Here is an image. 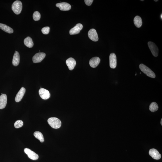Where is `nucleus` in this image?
Segmentation results:
<instances>
[{"label":"nucleus","mask_w":162,"mask_h":162,"mask_svg":"<svg viewBox=\"0 0 162 162\" xmlns=\"http://www.w3.org/2000/svg\"><path fill=\"white\" fill-rule=\"evenodd\" d=\"M33 18L34 20L35 21H38L40 19L41 15L38 11H36L33 13Z\"/></svg>","instance_id":"nucleus-23"},{"label":"nucleus","mask_w":162,"mask_h":162,"mask_svg":"<svg viewBox=\"0 0 162 162\" xmlns=\"http://www.w3.org/2000/svg\"><path fill=\"white\" fill-rule=\"evenodd\" d=\"M56 6L59 8L61 11H68L71 9V6L70 5L67 3L62 2L57 3L56 4Z\"/></svg>","instance_id":"nucleus-8"},{"label":"nucleus","mask_w":162,"mask_h":162,"mask_svg":"<svg viewBox=\"0 0 162 162\" xmlns=\"http://www.w3.org/2000/svg\"><path fill=\"white\" fill-rule=\"evenodd\" d=\"M109 59L110 67L113 69H115L116 67L117 61L116 56L115 53H112L110 54Z\"/></svg>","instance_id":"nucleus-11"},{"label":"nucleus","mask_w":162,"mask_h":162,"mask_svg":"<svg viewBox=\"0 0 162 162\" xmlns=\"http://www.w3.org/2000/svg\"><path fill=\"white\" fill-rule=\"evenodd\" d=\"M0 28L8 33H12L13 32V29L11 27L3 24L0 23Z\"/></svg>","instance_id":"nucleus-18"},{"label":"nucleus","mask_w":162,"mask_h":162,"mask_svg":"<svg viewBox=\"0 0 162 162\" xmlns=\"http://www.w3.org/2000/svg\"><path fill=\"white\" fill-rule=\"evenodd\" d=\"M93 1V0H85V2L87 6H91L92 3Z\"/></svg>","instance_id":"nucleus-26"},{"label":"nucleus","mask_w":162,"mask_h":162,"mask_svg":"<svg viewBox=\"0 0 162 162\" xmlns=\"http://www.w3.org/2000/svg\"><path fill=\"white\" fill-rule=\"evenodd\" d=\"M34 135L35 137L40 141L41 142H43L44 141V139L43 135L40 132L36 131L34 133Z\"/></svg>","instance_id":"nucleus-21"},{"label":"nucleus","mask_w":162,"mask_h":162,"mask_svg":"<svg viewBox=\"0 0 162 162\" xmlns=\"http://www.w3.org/2000/svg\"><path fill=\"white\" fill-rule=\"evenodd\" d=\"M41 98L44 100H47L50 98V94L48 90L43 88H41L39 91Z\"/></svg>","instance_id":"nucleus-5"},{"label":"nucleus","mask_w":162,"mask_h":162,"mask_svg":"<svg viewBox=\"0 0 162 162\" xmlns=\"http://www.w3.org/2000/svg\"><path fill=\"white\" fill-rule=\"evenodd\" d=\"M66 64L70 70H72L74 69L76 65V62L75 59L72 58H70L66 61Z\"/></svg>","instance_id":"nucleus-14"},{"label":"nucleus","mask_w":162,"mask_h":162,"mask_svg":"<svg viewBox=\"0 0 162 162\" xmlns=\"http://www.w3.org/2000/svg\"><path fill=\"white\" fill-rule=\"evenodd\" d=\"M20 56L19 53L18 52H15L14 55L13 59V64L14 66H17L19 64Z\"/></svg>","instance_id":"nucleus-17"},{"label":"nucleus","mask_w":162,"mask_h":162,"mask_svg":"<svg viewBox=\"0 0 162 162\" xmlns=\"http://www.w3.org/2000/svg\"><path fill=\"white\" fill-rule=\"evenodd\" d=\"M161 125H162V119H161Z\"/></svg>","instance_id":"nucleus-27"},{"label":"nucleus","mask_w":162,"mask_h":162,"mask_svg":"<svg viewBox=\"0 0 162 162\" xmlns=\"http://www.w3.org/2000/svg\"><path fill=\"white\" fill-rule=\"evenodd\" d=\"M47 122L51 127L55 129L59 128L62 125L60 120L55 117L50 118L48 120Z\"/></svg>","instance_id":"nucleus-1"},{"label":"nucleus","mask_w":162,"mask_h":162,"mask_svg":"<svg viewBox=\"0 0 162 162\" xmlns=\"http://www.w3.org/2000/svg\"><path fill=\"white\" fill-rule=\"evenodd\" d=\"M26 90L24 88L22 87L20 90L19 91L16 95L15 98V102H19L22 99L23 97L25 94Z\"/></svg>","instance_id":"nucleus-13"},{"label":"nucleus","mask_w":162,"mask_h":162,"mask_svg":"<svg viewBox=\"0 0 162 162\" xmlns=\"http://www.w3.org/2000/svg\"><path fill=\"white\" fill-rule=\"evenodd\" d=\"M50 28L48 27H46L43 28L42 30V32L43 34L45 35H47L50 32Z\"/></svg>","instance_id":"nucleus-25"},{"label":"nucleus","mask_w":162,"mask_h":162,"mask_svg":"<svg viewBox=\"0 0 162 162\" xmlns=\"http://www.w3.org/2000/svg\"><path fill=\"white\" fill-rule=\"evenodd\" d=\"M83 26L81 23H78L75 26L70 30L69 34L70 35H74L79 33L82 29Z\"/></svg>","instance_id":"nucleus-10"},{"label":"nucleus","mask_w":162,"mask_h":162,"mask_svg":"<svg viewBox=\"0 0 162 162\" xmlns=\"http://www.w3.org/2000/svg\"><path fill=\"white\" fill-rule=\"evenodd\" d=\"M25 45L27 47L32 48L33 47L34 43L31 38L28 37L25 39L24 41Z\"/></svg>","instance_id":"nucleus-19"},{"label":"nucleus","mask_w":162,"mask_h":162,"mask_svg":"<svg viewBox=\"0 0 162 162\" xmlns=\"http://www.w3.org/2000/svg\"><path fill=\"white\" fill-rule=\"evenodd\" d=\"M24 152L26 154L28 155V157L30 159L33 160H36L38 159L39 158L38 155L31 150L28 148H25Z\"/></svg>","instance_id":"nucleus-9"},{"label":"nucleus","mask_w":162,"mask_h":162,"mask_svg":"<svg viewBox=\"0 0 162 162\" xmlns=\"http://www.w3.org/2000/svg\"><path fill=\"white\" fill-rule=\"evenodd\" d=\"M149 154L150 156L154 159L159 160L161 158V155L159 153V152L154 149H150Z\"/></svg>","instance_id":"nucleus-12"},{"label":"nucleus","mask_w":162,"mask_h":162,"mask_svg":"<svg viewBox=\"0 0 162 162\" xmlns=\"http://www.w3.org/2000/svg\"><path fill=\"white\" fill-rule=\"evenodd\" d=\"M23 6L22 2L19 1H16L12 5V9L15 14L18 15L21 13L22 9Z\"/></svg>","instance_id":"nucleus-3"},{"label":"nucleus","mask_w":162,"mask_h":162,"mask_svg":"<svg viewBox=\"0 0 162 162\" xmlns=\"http://www.w3.org/2000/svg\"><path fill=\"white\" fill-rule=\"evenodd\" d=\"M46 54L43 52H39L35 54L32 57V61L34 63H40L45 58Z\"/></svg>","instance_id":"nucleus-6"},{"label":"nucleus","mask_w":162,"mask_h":162,"mask_svg":"<svg viewBox=\"0 0 162 162\" xmlns=\"http://www.w3.org/2000/svg\"><path fill=\"white\" fill-rule=\"evenodd\" d=\"M148 45L153 55L155 57H157L158 55V49L157 46L154 43L151 42H148Z\"/></svg>","instance_id":"nucleus-4"},{"label":"nucleus","mask_w":162,"mask_h":162,"mask_svg":"<svg viewBox=\"0 0 162 162\" xmlns=\"http://www.w3.org/2000/svg\"><path fill=\"white\" fill-rule=\"evenodd\" d=\"M23 123L22 121L18 120L16 121L14 123L15 127L16 128H18L22 127Z\"/></svg>","instance_id":"nucleus-24"},{"label":"nucleus","mask_w":162,"mask_h":162,"mask_svg":"<svg viewBox=\"0 0 162 162\" xmlns=\"http://www.w3.org/2000/svg\"><path fill=\"white\" fill-rule=\"evenodd\" d=\"M158 109V106L157 104L155 102L151 103L149 106V110L152 112H155L157 111Z\"/></svg>","instance_id":"nucleus-22"},{"label":"nucleus","mask_w":162,"mask_h":162,"mask_svg":"<svg viewBox=\"0 0 162 162\" xmlns=\"http://www.w3.org/2000/svg\"><path fill=\"white\" fill-rule=\"evenodd\" d=\"M7 103V97L5 94H2L0 96V109L4 108Z\"/></svg>","instance_id":"nucleus-16"},{"label":"nucleus","mask_w":162,"mask_h":162,"mask_svg":"<svg viewBox=\"0 0 162 162\" xmlns=\"http://www.w3.org/2000/svg\"><path fill=\"white\" fill-rule=\"evenodd\" d=\"M136 75H137V73H136V74H135V76H136Z\"/></svg>","instance_id":"nucleus-30"},{"label":"nucleus","mask_w":162,"mask_h":162,"mask_svg":"<svg viewBox=\"0 0 162 162\" xmlns=\"http://www.w3.org/2000/svg\"><path fill=\"white\" fill-rule=\"evenodd\" d=\"M139 67L141 71L146 76L153 78L156 77V75L154 72L145 65L141 64L139 65Z\"/></svg>","instance_id":"nucleus-2"},{"label":"nucleus","mask_w":162,"mask_h":162,"mask_svg":"<svg viewBox=\"0 0 162 162\" xmlns=\"http://www.w3.org/2000/svg\"><path fill=\"white\" fill-rule=\"evenodd\" d=\"M134 25L138 28H140L142 24V19L141 17L139 16H136L134 18Z\"/></svg>","instance_id":"nucleus-20"},{"label":"nucleus","mask_w":162,"mask_h":162,"mask_svg":"<svg viewBox=\"0 0 162 162\" xmlns=\"http://www.w3.org/2000/svg\"><path fill=\"white\" fill-rule=\"evenodd\" d=\"M154 1H155V2H157L158 1V0H157V1H155V0H154Z\"/></svg>","instance_id":"nucleus-29"},{"label":"nucleus","mask_w":162,"mask_h":162,"mask_svg":"<svg viewBox=\"0 0 162 162\" xmlns=\"http://www.w3.org/2000/svg\"><path fill=\"white\" fill-rule=\"evenodd\" d=\"M89 38L94 42H97L98 40V37L96 30L94 29H92L89 30L88 33Z\"/></svg>","instance_id":"nucleus-7"},{"label":"nucleus","mask_w":162,"mask_h":162,"mask_svg":"<svg viewBox=\"0 0 162 162\" xmlns=\"http://www.w3.org/2000/svg\"><path fill=\"white\" fill-rule=\"evenodd\" d=\"M100 62L99 57H95L92 58L89 61L90 66L92 68H95L98 66Z\"/></svg>","instance_id":"nucleus-15"},{"label":"nucleus","mask_w":162,"mask_h":162,"mask_svg":"<svg viewBox=\"0 0 162 162\" xmlns=\"http://www.w3.org/2000/svg\"><path fill=\"white\" fill-rule=\"evenodd\" d=\"M161 19H162V14H161Z\"/></svg>","instance_id":"nucleus-28"}]
</instances>
